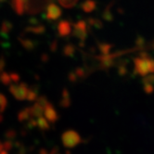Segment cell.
<instances>
[{"label": "cell", "instance_id": "cell-1", "mask_svg": "<svg viewBox=\"0 0 154 154\" xmlns=\"http://www.w3.org/2000/svg\"><path fill=\"white\" fill-rule=\"evenodd\" d=\"M54 1H57L63 7L69 8L72 7L77 0H15V3L19 10L23 12H32L43 8L47 4H53Z\"/></svg>", "mask_w": 154, "mask_h": 154}, {"label": "cell", "instance_id": "cell-2", "mask_svg": "<svg viewBox=\"0 0 154 154\" xmlns=\"http://www.w3.org/2000/svg\"><path fill=\"white\" fill-rule=\"evenodd\" d=\"M136 71L141 75L154 72V60L142 57L136 60Z\"/></svg>", "mask_w": 154, "mask_h": 154}, {"label": "cell", "instance_id": "cell-3", "mask_svg": "<svg viewBox=\"0 0 154 154\" xmlns=\"http://www.w3.org/2000/svg\"><path fill=\"white\" fill-rule=\"evenodd\" d=\"M81 141L80 136L73 131H69L62 136V142L65 147L67 148H73L76 145H78Z\"/></svg>", "mask_w": 154, "mask_h": 154}, {"label": "cell", "instance_id": "cell-4", "mask_svg": "<svg viewBox=\"0 0 154 154\" xmlns=\"http://www.w3.org/2000/svg\"><path fill=\"white\" fill-rule=\"evenodd\" d=\"M0 154H7V153H6L5 151H2V152H1V153H0Z\"/></svg>", "mask_w": 154, "mask_h": 154}]
</instances>
